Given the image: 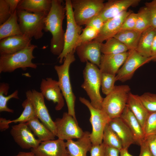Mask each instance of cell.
<instances>
[{
  "instance_id": "cell-1",
  "label": "cell",
  "mask_w": 156,
  "mask_h": 156,
  "mask_svg": "<svg viewBox=\"0 0 156 156\" xmlns=\"http://www.w3.org/2000/svg\"><path fill=\"white\" fill-rule=\"evenodd\" d=\"M63 3L62 0H52L50 10L45 19L44 29L51 33L50 51L53 55L58 56L62 53L64 44L65 33L62 23L66 10Z\"/></svg>"
},
{
  "instance_id": "cell-2",
  "label": "cell",
  "mask_w": 156,
  "mask_h": 156,
  "mask_svg": "<svg viewBox=\"0 0 156 156\" xmlns=\"http://www.w3.org/2000/svg\"><path fill=\"white\" fill-rule=\"evenodd\" d=\"M37 47L32 44L16 52L0 55V73L12 72L19 68L24 70L27 68L36 69L37 65L32 62V60L35 58L33 51Z\"/></svg>"
},
{
  "instance_id": "cell-3",
  "label": "cell",
  "mask_w": 156,
  "mask_h": 156,
  "mask_svg": "<svg viewBox=\"0 0 156 156\" xmlns=\"http://www.w3.org/2000/svg\"><path fill=\"white\" fill-rule=\"evenodd\" d=\"M84 81L81 87L86 92L94 108L102 109L103 99L100 91L101 73L96 65L89 61L86 62L83 71Z\"/></svg>"
},
{
  "instance_id": "cell-4",
  "label": "cell",
  "mask_w": 156,
  "mask_h": 156,
  "mask_svg": "<svg viewBox=\"0 0 156 156\" xmlns=\"http://www.w3.org/2000/svg\"><path fill=\"white\" fill-rule=\"evenodd\" d=\"M74 53L72 52L68 54L63 64L55 65L54 69L58 77L59 86L66 103L68 112L76 119L75 109L76 97L72 90L69 74L70 66L75 60Z\"/></svg>"
},
{
  "instance_id": "cell-5",
  "label": "cell",
  "mask_w": 156,
  "mask_h": 156,
  "mask_svg": "<svg viewBox=\"0 0 156 156\" xmlns=\"http://www.w3.org/2000/svg\"><path fill=\"white\" fill-rule=\"evenodd\" d=\"M130 90L128 85L115 86L103 98L102 109L111 119L120 117L127 105Z\"/></svg>"
},
{
  "instance_id": "cell-6",
  "label": "cell",
  "mask_w": 156,
  "mask_h": 156,
  "mask_svg": "<svg viewBox=\"0 0 156 156\" xmlns=\"http://www.w3.org/2000/svg\"><path fill=\"white\" fill-rule=\"evenodd\" d=\"M17 13L19 25L23 35L36 40L42 37L45 19L47 14L18 10H17Z\"/></svg>"
},
{
  "instance_id": "cell-7",
  "label": "cell",
  "mask_w": 156,
  "mask_h": 156,
  "mask_svg": "<svg viewBox=\"0 0 156 156\" xmlns=\"http://www.w3.org/2000/svg\"><path fill=\"white\" fill-rule=\"evenodd\" d=\"M65 1L67 27L64 34L63 49L61 53L57 57L59 62L60 64L63 62L68 54L75 51L77 42L82 30L81 26L78 25L75 20L71 0Z\"/></svg>"
},
{
  "instance_id": "cell-8",
  "label": "cell",
  "mask_w": 156,
  "mask_h": 156,
  "mask_svg": "<svg viewBox=\"0 0 156 156\" xmlns=\"http://www.w3.org/2000/svg\"><path fill=\"white\" fill-rule=\"evenodd\" d=\"M75 20L79 25H86L99 15L104 5L103 0H71Z\"/></svg>"
},
{
  "instance_id": "cell-9",
  "label": "cell",
  "mask_w": 156,
  "mask_h": 156,
  "mask_svg": "<svg viewBox=\"0 0 156 156\" xmlns=\"http://www.w3.org/2000/svg\"><path fill=\"white\" fill-rule=\"evenodd\" d=\"M80 101L88 109L90 114V121L92 126V131L90 137L92 145L100 144L102 143L105 127L111 119L102 109L94 107L90 102L85 98H79Z\"/></svg>"
},
{
  "instance_id": "cell-10",
  "label": "cell",
  "mask_w": 156,
  "mask_h": 156,
  "mask_svg": "<svg viewBox=\"0 0 156 156\" xmlns=\"http://www.w3.org/2000/svg\"><path fill=\"white\" fill-rule=\"evenodd\" d=\"M56 127V136L64 140L79 139L83 135L84 131L79 127L77 119L68 112L63 113L61 118H58L54 121Z\"/></svg>"
},
{
  "instance_id": "cell-11",
  "label": "cell",
  "mask_w": 156,
  "mask_h": 156,
  "mask_svg": "<svg viewBox=\"0 0 156 156\" xmlns=\"http://www.w3.org/2000/svg\"><path fill=\"white\" fill-rule=\"evenodd\" d=\"M25 94L27 98L34 106L36 117L56 136L57 130L54 121L49 113L42 93L33 89L27 90Z\"/></svg>"
},
{
  "instance_id": "cell-12",
  "label": "cell",
  "mask_w": 156,
  "mask_h": 156,
  "mask_svg": "<svg viewBox=\"0 0 156 156\" xmlns=\"http://www.w3.org/2000/svg\"><path fill=\"white\" fill-rule=\"evenodd\" d=\"M151 61V57L143 56L135 50L129 51L126 60L116 76V81L123 82L130 79L138 68Z\"/></svg>"
},
{
  "instance_id": "cell-13",
  "label": "cell",
  "mask_w": 156,
  "mask_h": 156,
  "mask_svg": "<svg viewBox=\"0 0 156 156\" xmlns=\"http://www.w3.org/2000/svg\"><path fill=\"white\" fill-rule=\"evenodd\" d=\"M10 133L14 141L23 149H35L41 142L36 139L26 123L12 126Z\"/></svg>"
},
{
  "instance_id": "cell-14",
  "label": "cell",
  "mask_w": 156,
  "mask_h": 156,
  "mask_svg": "<svg viewBox=\"0 0 156 156\" xmlns=\"http://www.w3.org/2000/svg\"><path fill=\"white\" fill-rule=\"evenodd\" d=\"M40 92L44 98L56 104V111L61 110L64 105V98L58 81L51 77L42 79L40 86Z\"/></svg>"
},
{
  "instance_id": "cell-15",
  "label": "cell",
  "mask_w": 156,
  "mask_h": 156,
  "mask_svg": "<svg viewBox=\"0 0 156 156\" xmlns=\"http://www.w3.org/2000/svg\"><path fill=\"white\" fill-rule=\"evenodd\" d=\"M132 12L131 10L124 11L105 21L97 37L94 40L101 43L104 41L114 37L120 31L125 20Z\"/></svg>"
},
{
  "instance_id": "cell-16",
  "label": "cell",
  "mask_w": 156,
  "mask_h": 156,
  "mask_svg": "<svg viewBox=\"0 0 156 156\" xmlns=\"http://www.w3.org/2000/svg\"><path fill=\"white\" fill-rule=\"evenodd\" d=\"M140 0H109L104 3L99 15L105 22L127 11L130 7L138 5Z\"/></svg>"
},
{
  "instance_id": "cell-17",
  "label": "cell",
  "mask_w": 156,
  "mask_h": 156,
  "mask_svg": "<svg viewBox=\"0 0 156 156\" xmlns=\"http://www.w3.org/2000/svg\"><path fill=\"white\" fill-rule=\"evenodd\" d=\"M31 151L35 156H69L65 142L58 139L41 142L35 149Z\"/></svg>"
},
{
  "instance_id": "cell-18",
  "label": "cell",
  "mask_w": 156,
  "mask_h": 156,
  "mask_svg": "<svg viewBox=\"0 0 156 156\" xmlns=\"http://www.w3.org/2000/svg\"><path fill=\"white\" fill-rule=\"evenodd\" d=\"M101 43L94 40L82 43L78 46L75 51L81 62H90L99 67L101 56Z\"/></svg>"
},
{
  "instance_id": "cell-19",
  "label": "cell",
  "mask_w": 156,
  "mask_h": 156,
  "mask_svg": "<svg viewBox=\"0 0 156 156\" xmlns=\"http://www.w3.org/2000/svg\"><path fill=\"white\" fill-rule=\"evenodd\" d=\"M31 40L23 34L3 39L0 41V55L13 53L27 47L32 44Z\"/></svg>"
},
{
  "instance_id": "cell-20",
  "label": "cell",
  "mask_w": 156,
  "mask_h": 156,
  "mask_svg": "<svg viewBox=\"0 0 156 156\" xmlns=\"http://www.w3.org/2000/svg\"><path fill=\"white\" fill-rule=\"evenodd\" d=\"M128 54L129 51L117 54L102 55L99 67L100 71L116 76Z\"/></svg>"
},
{
  "instance_id": "cell-21",
  "label": "cell",
  "mask_w": 156,
  "mask_h": 156,
  "mask_svg": "<svg viewBox=\"0 0 156 156\" xmlns=\"http://www.w3.org/2000/svg\"><path fill=\"white\" fill-rule=\"evenodd\" d=\"M90 133L84 131L83 135L76 141L72 139L66 140L65 144L69 156H87L92 145Z\"/></svg>"
},
{
  "instance_id": "cell-22",
  "label": "cell",
  "mask_w": 156,
  "mask_h": 156,
  "mask_svg": "<svg viewBox=\"0 0 156 156\" xmlns=\"http://www.w3.org/2000/svg\"><path fill=\"white\" fill-rule=\"evenodd\" d=\"M108 124L121 140L123 148L128 149L135 143L131 130L120 117L111 119Z\"/></svg>"
},
{
  "instance_id": "cell-23",
  "label": "cell",
  "mask_w": 156,
  "mask_h": 156,
  "mask_svg": "<svg viewBox=\"0 0 156 156\" xmlns=\"http://www.w3.org/2000/svg\"><path fill=\"white\" fill-rule=\"evenodd\" d=\"M120 117L131 130L134 138L135 143L140 145L144 139V130L139 122L127 105Z\"/></svg>"
},
{
  "instance_id": "cell-24",
  "label": "cell",
  "mask_w": 156,
  "mask_h": 156,
  "mask_svg": "<svg viewBox=\"0 0 156 156\" xmlns=\"http://www.w3.org/2000/svg\"><path fill=\"white\" fill-rule=\"evenodd\" d=\"M51 3L52 0H20L17 10L48 14L50 10Z\"/></svg>"
},
{
  "instance_id": "cell-25",
  "label": "cell",
  "mask_w": 156,
  "mask_h": 156,
  "mask_svg": "<svg viewBox=\"0 0 156 156\" xmlns=\"http://www.w3.org/2000/svg\"><path fill=\"white\" fill-rule=\"evenodd\" d=\"M127 105L143 129L146 120L149 112L140 100L139 96L130 92Z\"/></svg>"
},
{
  "instance_id": "cell-26",
  "label": "cell",
  "mask_w": 156,
  "mask_h": 156,
  "mask_svg": "<svg viewBox=\"0 0 156 156\" xmlns=\"http://www.w3.org/2000/svg\"><path fill=\"white\" fill-rule=\"evenodd\" d=\"M156 29L151 27L143 31L135 50L143 56L150 57L151 49Z\"/></svg>"
},
{
  "instance_id": "cell-27",
  "label": "cell",
  "mask_w": 156,
  "mask_h": 156,
  "mask_svg": "<svg viewBox=\"0 0 156 156\" xmlns=\"http://www.w3.org/2000/svg\"><path fill=\"white\" fill-rule=\"evenodd\" d=\"M37 139L43 142L55 139V135L36 117L26 122Z\"/></svg>"
},
{
  "instance_id": "cell-28",
  "label": "cell",
  "mask_w": 156,
  "mask_h": 156,
  "mask_svg": "<svg viewBox=\"0 0 156 156\" xmlns=\"http://www.w3.org/2000/svg\"><path fill=\"white\" fill-rule=\"evenodd\" d=\"M17 10L0 25V40L8 37L23 34L18 23Z\"/></svg>"
},
{
  "instance_id": "cell-29",
  "label": "cell",
  "mask_w": 156,
  "mask_h": 156,
  "mask_svg": "<svg viewBox=\"0 0 156 156\" xmlns=\"http://www.w3.org/2000/svg\"><path fill=\"white\" fill-rule=\"evenodd\" d=\"M142 32L134 29L119 31L114 37L123 43L129 51L135 50Z\"/></svg>"
},
{
  "instance_id": "cell-30",
  "label": "cell",
  "mask_w": 156,
  "mask_h": 156,
  "mask_svg": "<svg viewBox=\"0 0 156 156\" xmlns=\"http://www.w3.org/2000/svg\"><path fill=\"white\" fill-rule=\"evenodd\" d=\"M127 48L114 37L108 39L101 44V51L104 55L117 54L127 52Z\"/></svg>"
},
{
  "instance_id": "cell-31",
  "label": "cell",
  "mask_w": 156,
  "mask_h": 156,
  "mask_svg": "<svg viewBox=\"0 0 156 156\" xmlns=\"http://www.w3.org/2000/svg\"><path fill=\"white\" fill-rule=\"evenodd\" d=\"M8 84L4 82L0 83V112H6L13 113V110L9 108L7 105L8 101L12 98L19 99L18 91L15 90L11 94L7 96H5L3 94L7 95L9 89Z\"/></svg>"
},
{
  "instance_id": "cell-32",
  "label": "cell",
  "mask_w": 156,
  "mask_h": 156,
  "mask_svg": "<svg viewBox=\"0 0 156 156\" xmlns=\"http://www.w3.org/2000/svg\"><path fill=\"white\" fill-rule=\"evenodd\" d=\"M103 142L107 146L114 147L120 150L122 148L121 140L109 124L106 125L103 137Z\"/></svg>"
},
{
  "instance_id": "cell-33",
  "label": "cell",
  "mask_w": 156,
  "mask_h": 156,
  "mask_svg": "<svg viewBox=\"0 0 156 156\" xmlns=\"http://www.w3.org/2000/svg\"><path fill=\"white\" fill-rule=\"evenodd\" d=\"M137 14L136 24L134 30L142 32L151 27V15L145 6L140 8Z\"/></svg>"
},
{
  "instance_id": "cell-34",
  "label": "cell",
  "mask_w": 156,
  "mask_h": 156,
  "mask_svg": "<svg viewBox=\"0 0 156 156\" xmlns=\"http://www.w3.org/2000/svg\"><path fill=\"white\" fill-rule=\"evenodd\" d=\"M24 110L20 116L16 119L11 120L10 123H25L36 117L34 106L30 101L26 99L22 103Z\"/></svg>"
},
{
  "instance_id": "cell-35",
  "label": "cell",
  "mask_w": 156,
  "mask_h": 156,
  "mask_svg": "<svg viewBox=\"0 0 156 156\" xmlns=\"http://www.w3.org/2000/svg\"><path fill=\"white\" fill-rule=\"evenodd\" d=\"M116 81V76L105 73H101V86L103 93L106 95L114 89Z\"/></svg>"
},
{
  "instance_id": "cell-36",
  "label": "cell",
  "mask_w": 156,
  "mask_h": 156,
  "mask_svg": "<svg viewBox=\"0 0 156 156\" xmlns=\"http://www.w3.org/2000/svg\"><path fill=\"white\" fill-rule=\"evenodd\" d=\"M99 32L90 26H86L82 29L77 42V47L80 44L94 40L97 36Z\"/></svg>"
},
{
  "instance_id": "cell-37",
  "label": "cell",
  "mask_w": 156,
  "mask_h": 156,
  "mask_svg": "<svg viewBox=\"0 0 156 156\" xmlns=\"http://www.w3.org/2000/svg\"><path fill=\"white\" fill-rule=\"evenodd\" d=\"M139 97L149 113L156 112V94L146 92Z\"/></svg>"
},
{
  "instance_id": "cell-38",
  "label": "cell",
  "mask_w": 156,
  "mask_h": 156,
  "mask_svg": "<svg viewBox=\"0 0 156 156\" xmlns=\"http://www.w3.org/2000/svg\"><path fill=\"white\" fill-rule=\"evenodd\" d=\"M143 130L145 137L149 135H156V112L149 113Z\"/></svg>"
},
{
  "instance_id": "cell-39",
  "label": "cell",
  "mask_w": 156,
  "mask_h": 156,
  "mask_svg": "<svg viewBox=\"0 0 156 156\" xmlns=\"http://www.w3.org/2000/svg\"><path fill=\"white\" fill-rule=\"evenodd\" d=\"M137 16V13L133 12L130 13L125 20L120 31L134 29L136 24Z\"/></svg>"
},
{
  "instance_id": "cell-40",
  "label": "cell",
  "mask_w": 156,
  "mask_h": 156,
  "mask_svg": "<svg viewBox=\"0 0 156 156\" xmlns=\"http://www.w3.org/2000/svg\"><path fill=\"white\" fill-rule=\"evenodd\" d=\"M11 15L8 3L5 0H0V25L7 20Z\"/></svg>"
},
{
  "instance_id": "cell-41",
  "label": "cell",
  "mask_w": 156,
  "mask_h": 156,
  "mask_svg": "<svg viewBox=\"0 0 156 156\" xmlns=\"http://www.w3.org/2000/svg\"><path fill=\"white\" fill-rule=\"evenodd\" d=\"M149 12L151 19V27L156 29V0L144 3Z\"/></svg>"
},
{
  "instance_id": "cell-42",
  "label": "cell",
  "mask_w": 156,
  "mask_h": 156,
  "mask_svg": "<svg viewBox=\"0 0 156 156\" xmlns=\"http://www.w3.org/2000/svg\"><path fill=\"white\" fill-rule=\"evenodd\" d=\"M105 22L103 19L99 14L91 19L86 26L92 27L99 32Z\"/></svg>"
},
{
  "instance_id": "cell-43",
  "label": "cell",
  "mask_w": 156,
  "mask_h": 156,
  "mask_svg": "<svg viewBox=\"0 0 156 156\" xmlns=\"http://www.w3.org/2000/svg\"><path fill=\"white\" fill-rule=\"evenodd\" d=\"M144 140L153 156H156V135L145 136Z\"/></svg>"
},
{
  "instance_id": "cell-44",
  "label": "cell",
  "mask_w": 156,
  "mask_h": 156,
  "mask_svg": "<svg viewBox=\"0 0 156 156\" xmlns=\"http://www.w3.org/2000/svg\"><path fill=\"white\" fill-rule=\"evenodd\" d=\"M105 147L103 142L100 144L92 145L90 151V156H104Z\"/></svg>"
},
{
  "instance_id": "cell-45",
  "label": "cell",
  "mask_w": 156,
  "mask_h": 156,
  "mask_svg": "<svg viewBox=\"0 0 156 156\" xmlns=\"http://www.w3.org/2000/svg\"><path fill=\"white\" fill-rule=\"evenodd\" d=\"M139 145L140 146L139 156H153L144 139Z\"/></svg>"
},
{
  "instance_id": "cell-46",
  "label": "cell",
  "mask_w": 156,
  "mask_h": 156,
  "mask_svg": "<svg viewBox=\"0 0 156 156\" xmlns=\"http://www.w3.org/2000/svg\"><path fill=\"white\" fill-rule=\"evenodd\" d=\"M120 153L119 149L105 145L104 156H119Z\"/></svg>"
},
{
  "instance_id": "cell-47",
  "label": "cell",
  "mask_w": 156,
  "mask_h": 156,
  "mask_svg": "<svg viewBox=\"0 0 156 156\" xmlns=\"http://www.w3.org/2000/svg\"><path fill=\"white\" fill-rule=\"evenodd\" d=\"M9 6L11 14H13L17 10L20 0H5Z\"/></svg>"
},
{
  "instance_id": "cell-48",
  "label": "cell",
  "mask_w": 156,
  "mask_h": 156,
  "mask_svg": "<svg viewBox=\"0 0 156 156\" xmlns=\"http://www.w3.org/2000/svg\"><path fill=\"white\" fill-rule=\"evenodd\" d=\"M151 61L156 62V34L152 43L151 51Z\"/></svg>"
},
{
  "instance_id": "cell-49",
  "label": "cell",
  "mask_w": 156,
  "mask_h": 156,
  "mask_svg": "<svg viewBox=\"0 0 156 156\" xmlns=\"http://www.w3.org/2000/svg\"><path fill=\"white\" fill-rule=\"evenodd\" d=\"M10 120H7L5 118H0V129L1 131H4L9 128Z\"/></svg>"
},
{
  "instance_id": "cell-50",
  "label": "cell",
  "mask_w": 156,
  "mask_h": 156,
  "mask_svg": "<svg viewBox=\"0 0 156 156\" xmlns=\"http://www.w3.org/2000/svg\"><path fill=\"white\" fill-rule=\"evenodd\" d=\"M11 156H35V155L32 152H19L16 155Z\"/></svg>"
},
{
  "instance_id": "cell-51",
  "label": "cell",
  "mask_w": 156,
  "mask_h": 156,
  "mask_svg": "<svg viewBox=\"0 0 156 156\" xmlns=\"http://www.w3.org/2000/svg\"><path fill=\"white\" fill-rule=\"evenodd\" d=\"M120 156H133L129 153L128 149L122 148L120 150Z\"/></svg>"
}]
</instances>
